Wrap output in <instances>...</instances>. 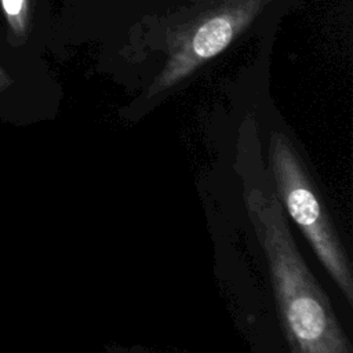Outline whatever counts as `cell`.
<instances>
[{
	"label": "cell",
	"mask_w": 353,
	"mask_h": 353,
	"mask_svg": "<svg viewBox=\"0 0 353 353\" xmlns=\"http://www.w3.org/2000/svg\"><path fill=\"white\" fill-rule=\"evenodd\" d=\"M244 199L266 255L291 353H352L328 296L296 248L276 192L245 179Z\"/></svg>",
	"instance_id": "1"
},
{
	"label": "cell",
	"mask_w": 353,
	"mask_h": 353,
	"mask_svg": "<svg viewBox=\"0 0 353 353\" xmlns=\"http://www.w3.org/2000/svg\"><path fill=\"white\" fill-rule=\"evenodd\" d=\"M276 194L291 219L310 243L317 259L338 285L347 303H353L352 265L325 211L312 178L285 143L272 153Z\"/></svg>",
	"instance_id": "2"
},
{
	"label": "cell",
	"mask_w": 353,
	"mask_h": 353,
	"mask_svg": "<svg viewBox=\"0 0 353 353\" xmlns=\"http://www.w3.org/2000/svg\"><path fill=\"white\" fill-rule=\"evenodd\" d=\"M232 39V26L225 18H212L196 33L193 47L197 55L210 58L223 50Z\"/></svg>",
	"instance_id": "3"
},
{
	"label": "cell",
	"mask_w": 353,
	"mask_h": 353,
	"mask_svg": "<svg viewBox=\"0 0 353 353\" xmlns=\"http://www.w3.org/2000/svg\"><path fill=\"white\" fill-rule=\"evenodd\" d=\"M10 34L22 36L28 26V0H0Z\"/></svg>",
	"instance_id": "4"
},
{
	"label": "cell",
	"mask_w": 353,
	"mask_h": 353,
	"mask_svg": "<svg viewBox=\"0 0 353 353\" xmlns=\"http://www.w3.org/2000/svg\"><path fill=\"white\" fill-rule=\"evenodd\" d=\"M11 77H10V74L8 73H6L1 68H0V92L3 91V90H6L10 84H11Z\"/></svg>",
	"instance_id": "5"
}]
</instances>
